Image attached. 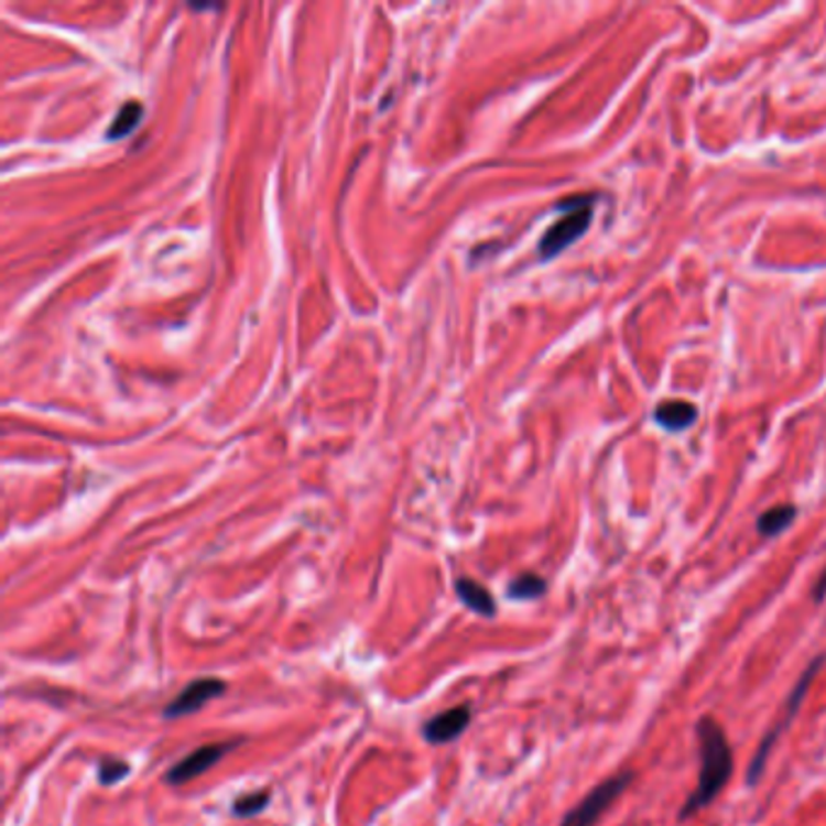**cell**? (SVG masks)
<instances>
[{"label":"cell","instance_id":"obj_16","mask_svg":"<svg viewBox=\"0 0 826 826\" xmlns=\"http://www.w3.org/2000/svg\"><path fill=\"white\" fill-rule=\"evenodd\" d=\"M628 826H633V824H628Z\"/></svg>","mask_w":826,"mask_h":826},{"label":"cell","instance_id":"obj_1","mask_svg":"<svg viewBox=\"0 0 826 826\" xmlns=\"http://www.w3.org/2000/svg\"><path fill=\"white\" fill-rule=\"evenodd\" d=\"M698 737V783L694 793L686 797V803L678 812V822L696 817L700 809L710 807L720 793L727 787L735 771V754L727 739L722 725L706 715L696 722Z\"/></svg>","mask_w":826,"mask_h":826},{"label":"cell","instance_id":"obj_12","mask_svg":"<svg viewBox=\"0 0 826 826\" xmlns=\"http://www.w3.org/2000/svg\"><path fill=\"white\" fill-rule=\"evenodd\" d=\"M545 589H548V585H545L543 577L533 575V573H524V575H519V577L509 582L507 594H509V599L533 601V599H541Z\"/></svg>","mask_w":826,"mask_h":826},{"label":"cell","instance_id":"obj_10","mask_svg":"<svg viewBox=\"0 0 826 826\" xmlns=\"http://www.w3.org/2000/svg\"><path fill=\"white\" fill-rule=\"evenodd\" d=\"M795 517H797V507H793V504L771 507L757 519V531L761 533V536L773 539V536H779V533H783L787 526H791Z\"/></svg>","mask_w":826,"mask_h":826},{"label":"cell","instance_id":"obj_7","mask_svg":"<svg viewBox=\"0 0 826 826\" xmlns=\"http://www.w3.org/2000/svg\"><path fill=\"white\" fill-rule=\"evenodd\" d=\"M470 718H472L470 706H456L452 710L439 713L436 718H432L427 725H424V737H427L430 745L454 742V739H458L466 732Z\"/></svg>","mask_w":826,"mask_h":826},{"label":"cell","instance_id":"obj_6","mask_svg":"<svg viewBox=\"0 0 826 826\" xmlns=\"http://www.w3.org/2000/svg\"><path fill=\"white\" fill-rule=\"evenodd\" d=\"M226 691V684L221 682V678H214V676H206V678H197V682L187 684L185 688H182V694L170 700L165 706V718H185V715H192L202 710L206 703H209L211 698H218Z\"/></svg>","mask_w":826,"mask_h":826},{"label":"cell","instance_id":"obj_8","mask_svg":"<svg viewBox=\"0 0 826 826\" xmlns=\"http://www.w3.org/2000/svg\"><path fill=\"white\" fill-rule=\"evenodd\" d=\"M698 420V407L686 400H664L654 407V422L666 432H684Z\"/></svg>","mask_w":826,"mask_h":826},{"label":"cell","instance_id":"obj_3","mask_svg":"<svg viewBox=\"0 0 826 826\" xmlns=\"http://www.w3.org/2000/svg\"><path fill=\"white\" fill-rule=\"evenodd\" d=\"M591 204L594 194H582V197H569L557 204V209H563L565 216L545 230L541 242H539V258L541 260H553L561 254L565 248L573 246L582 236L587 233L591 226Z\"/></svg>","mask_w":826,"mask_h":826},{"label":"cell","instance_id":"obj_5","mask_svg":"<svg viewBox=\"0 0 826 826\" xmlns=\"http://www.w3.org/2000/svg\"><path fill=\"white\" fill-rule=\"evenodd\" d=\"M233 747H236L233 742H226V745H206L197 751H192L189 757L175 763V767L165 773V783L185 785L194 779H199V775H204L206 771H211L218 761L226 759L228 751H233Z\"/></svg>","mask_w":826,"mask_h":826},{"label":"cell","instance_id":"obj_2","mask_svg":"<svg viewBox=\"0 0 826 826\" xmlns=\"http://www.w3.org/2000/svg\"><path fill=\"white\" fill-rule=\"evenodd\" d=\"M824 664H826V654H817V657L805 666L803 676L797 678V684L793 686L791 694H787V700H785V706H783L781 718L773 722V727H771V730L767 735H763V739L759 742L757 754H754V759H751V763H749V769H747V783H749V787H757L759 785L763 771H767V763L771 759L773 747L779 745V739L783 737V732L797 718V713H800V708H803V703H805V698L809 694V686L817 678V674L822 672Z\"/></svg>","mask_w":826,"mask_h":826},{"label":"cell","instance_id":"obj_11","mask_svg":"<svg viewBox=\"0 0 826 826\" xmlns=\"http://www.w3.org/2000/svg\"><path fill=\"white\" fill-rule=\"evenodd\" d=\"M141 115H143V105L137 100H129L119 107V112L115 117L112 124L107 129V139H124L129 133L141 124Z\"/></svg>","mask_w":826,"mask_h":826},{"label":"cell","instance_id":"obj_15","mask_svg":"<svg viewBox=\"0 0 826 826\" xmlns=\"http://www.w3.org/2000/svg\"><path fill=\"white\" fill-rule=\"evenodd\" d=\"M824 597H826V573L822 575V579L817 582V587H815V601L822 604Z\"/></svg>","mask_w":826,"mask_h":826},{"label":"cell","instance_id":"obj_14","mask_svg":"<svg viewBox=\"0 0 826 826\" xmlns=\"http://www.w3.org/2000/svg\"><path fill=\"white\" fill-rule=\"evenodd\" d=\"M129 775V763L127 761H117V759H105L100 763V779L102 785H115L119 781H124Z\"/></svg>","mask_w":826,"mask_h":826},{"label":"cell","instance_id":"obj_4","mask_svg":"<svg viewBox=\"0 0 826 826\" xmlns=\"http://www.w3.org/2000/svg\"><path fill=\"white\" fill-rule=\"evenodd\" d=\"M630 783H633V773L630 771L616 773L611 779L601 781L591 793L579 800V805L575 809L567 812L561 826H599V822L606 817V812L621 800Z\"/></svg>","mask_w":826,"mask_h":826},{"label":"cell","instance_id":"obj_9","mask_svg":"<svg viewBox=\"0 0 826 826\" xmlns=\"http://www.w3.org/2000/svg\"><path fill=\"white\" fill-rule=\"evenodd\" d=\"M456 594L458 599L464 601L470 611H476L480 616H494L497 613V604L492 599V594L485 589L482 585H478L476 579H468V577H460L456 582Z\"/></svg>","mask_w":826,"mask_h":826},{"label":"cell","instance_id":"obj_13","mask_svg":"<svg viewBox=\"0 0 826 826\" xmlns=\"http://www.w3.org/2000/svg\"><path fill=\"white\" fill-rule=\"evenodd\" d=\"M270 797H272L270 791H258V793H248V795L238 797L236 803H233L236 817H242V819H246V817H252V815H260V812H262L267 805H270Z\"/></svg>","mask_w":826,"mask_h":826}]
</instances>
